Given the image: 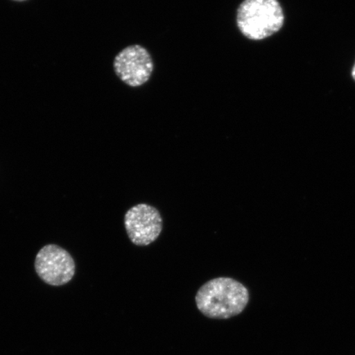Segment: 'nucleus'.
<instances>
[{"mask_svg": "<svg viewBox=\"0 0 355 355\" xmlns=\"http://www.w3.org/2000/svg\"><path fill=\"white\" fill-rule=\"evenodd\" d=\"M195 301L204 316L223 320L243 312L250 302V292L236 279L218 277L204 284L199 288Z\"/></svg>", "mask_w": 355, "mask_h": 355, "instance_id": "nucleus-1", "label": "nucleus"}, {"mask_svg": "<svg viewBox=\"0 0 355 355\" xmlns=\"http://www.w3.org/2000/svg\"><path fill=\"white\" fill-rule=\"evenodd\" d=\"M284 19L278 0H243L236 16L239 30L252 41H261L278 33Z\"/></svg>", "mask_w": 355, "mask_h": 355, "instance_id": "nucleus-2", "label": "nucleus"}, {"mask_svg": "<svg viewBox=\"0 0 355 355\" xmlns=\"http://www.w3.org/2000/svg\"><path fill=\"white\" fill-rule=\"evenodd\" d=\"M114 70L126 85L137 87L144 85L152 77L154 64L150 53L139 44L124 48L115 56Z\"/></svg>", "mask_w": 355, "mask_h": 355, "instance_id": "nucleus-3", "label": "nucleus"}, {"mask_svg": "<svg viewBox=\"0 0 355 355\" xmlns=\"http://www.w3.org/2000/svg\"><path fill=\"white\" fill-rule=\"evenodd\" d=\"M124 226L133 244L148 246L157 241L162 234V216L157 208L149 204H137L124 216Z\"/></svg>", "mask_w": 355, "mask_h": 355, "instance_id": "nucleus-4", "label": "nucleus"}, {"mask_svg": "<svg viewBox=\"0 0 355 355\" xmlns=\"http://www.w3.org/2000/svg\"><path fill=\"white\" fill-rule=\"evenodd\" d=\"M35 268L42 281L55 286L65 285L75 274L72 256L55 244H49L40 250L35 257Z\"/></svg>", "mask_w": 355, "mask_h": 355, "instance_id": "nucleus-5", "label": "nucleus"}, {"mask_svg": "<svg viewBox=\"0 0 355 355\" xmlns=\"http://www.w3.org/2000/svg\"><path fill=\"white\" fill-rule=\"evenodd\" d=\"M352 77L354 79L355 81V64L354 66L353 70H352Z\"/></svg>", "mask_w": 355, "mask_h": 355, "instance_id": "nucleus-6", "label": "nucleus"}, {"mask_svg": "<svg viewBox=\"0 0 355 355\" xmlns=\"http://www.w3.org/2000/svg\"><path fill=\"white\" fill-rule=\"evenodd\" d=\"M13 1L24 2L26 1V0H13Z\"/></svg>", "mask_w": 355, "mask_h": 355, "instance_id": "nucleus-7", "label": "nucleus"}]
</instances>
